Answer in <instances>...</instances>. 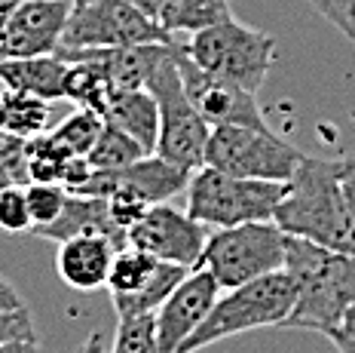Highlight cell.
Instances as JSON below:
<instances>
[{"instance_id":"obj_3","label":"cell","mask_w":355,"mask_h":353,"mask_svg":"<svg viewBox=\"0 0 355 353\" xmlns=\"http://www.w3.org/2000/svg\"><path fill=\"white\" fill-rule=\"evenodd\" d=\"M294 298H297V286L288 270H272L266 277L227 289V295H218L205 320L184 341L181 353H196L209 344L251 332V329L282 326L294 307Z\"/></svg>"},{"instance_id":"obj_37","label":"cell","mask_w":355,"mask_h":353,"mask_svg":"<svg viewBox=\"0 0 355 353\" xmlns=\"http://www.w3.org/2000/svg\"><path fill=\"white\" fill-rule=\"evenodd\" d=\"M129 3H135L138 10H144L147 16L157 19V13H159V3H162V0H129Z\"/></svg>"},{"instance_id":"obj_32","label":"cell","mask_w":355,"mask_h":353,"mask_svg":"<svg viewBox=\"0 0 355 353\" xmlns=\"http://www.w3.org/2000/svg\"><path fill=\"white\" fill-rule=\"evenodd\" d=\"M328 338L337 353H355V304L346 307V313L340 316V322L328 332Z\"/></svg>"},{"instance_id":"obj_13","label":"cell","mask_w":355,"mask_h":353,"mask_svg":"<svg viewBox=\"0 0 355 353\" xmlns=\"http://www.w3.org/2000/svg\"><path fill=\"white\" fill-rule=\"evenodd\" d=\"M190 169L172 163V160L159 157V154H147L138 163L123 166V169H92L86 185L77 188V194H92V197H107L114 188H129L141 197L144 203L157 206L168 203L172 197L184 194L190 185Z\"/></svg>"},{"instance_id":"obj_19","label":"cell","mask_w":355,"mask_h":353,"mask_svg":"<svg viewBox=\"0 0 355 353\" xmlns=\"http://www.w3.org/2000/svg\"><path fill=\"white\" fill-rule=\"evenodd\" d=\"M101 117H105V123H110V126L123 129L125 136L141 142L147 151H157L159 105L147 86L144 90H116Z\"/></svg>"},{"instance_id":"obj_26","label":"cell","mask_w":355,"mask_h":353,"mask_svg":"<svg viewBox=\"0 0 355 353\" xmlns=\"http://www.w3.org/2000/svg\"><path fill=\"white\" fill-rule=\"evenodd\" d=\"M101 129H105V117L95 111H86V108H77L55 129H49V136L68 154H73V157H86L92 151V145L98 142Z\"/></svg>"},{"instance_id":"obj_27","label":"cell","mask_w":355,"mask_h":353,"mask_svg":"<svg viewBox=\"0 0 355 353\" xmlns=\"http://www.w3.org/2000/svg\"><path fill=\"white\" fill-rule=\"evenodd\" d=\"M110 353H157V313L120 320Z\"/></svg>"},{"instance_id":"obj_5","label":"cell","mask_w":355,"mask_h":353,"mask_svg":"<svg viewBox=\"0 0 355 353\" xmlns=\"http://www.w3.org/2000/svg\"><path fill=\"white\" fill-rule=\"evenodd\" d=\"M288 181L242 179L214 166H199L187 185V212L209 227L266 222L276 215Z\"/></svg>"},{"instance_id":"obj_4","label":"cell","mask_w":355,"mask_h":353,"mask_svg":"<svg viewBox=\"0 0 355 353\" xmlns=\"http://www.w3.org/2000/svg\"><path fill=\"white\" fill-rule=\"evenodd\" d=\"M285 255L288 233L272 218H266V222L214 227L196 268L209 270L220 289L227 292L257 277L272 274V270H285Z\"/></svg>"},{"instance_id":"obj_34","label":"cell","mask_w":355,"mask_h":353,"mask_svg":"<svg viewBox=\"0 0 355 353\" xmlns=\"http://www.w3.org/2000/svg\"><path fill=\"white\" fill-rule=\"evenodd\" d=\"M19 307H25V301H21V295L16 292V286H12L10 279L0 277V313L19 311Z\"/></svg>"},{"instance_id":"obj_31","label":"cell","mask_w":355,"mask_h":353,"mask_svg":"<svg viewBox=\"0 0 355 353\" xmlns=\"http://www.w3.org/2000/svg\"><path fill=\"white\" fill-rule=\"evenodd\" d=\"M313 10L324 16L343 38L355 43V0H309Z\"/></svg>"},{"instance_id":"obj_10","label":"cell","mask_w":355,"mask_h":353,"mask_svg":"<svg viewBox=\"0 0 355 353\" xmlns=\"http://www.w3.org/2000/svg\"><path fill=\"white\" fill-rule=\"evenodd\" d=\"M209 233L211 227L196 222L187 209L181 212L168 203H157L129 227V246L144 249L159 261L184 264L193 270L202 258Z\"/></svg>"},{"instance_id":"obj_33","label":"cell","mask_w":355,"mask_h":353,"mask_svg":"<svg viewBox=\"0 0 355 353\" xmlns=\"http://www.w3.org/2000/svg\"><path fill=\"white\" fill-rule=\"evenodd\" d=\"M340 185H343V194L355 212V151L340 160Z\"/></svg>"},{"instance_id":"obj_21","label":"cell","mask_w":355,"mask_h":353,"mask_svg":"<svg viewBox=\"0 0 355 353\" xmlns=\"http://www.w3.org/2000/svg\"><path fill=\"white\" fill-rule=\"evenodd\" d=\"M230 16L227 0H162L157 22L168 34H196Z\"/></svg>"},{"instance_id":"obj_9","label":"cell","mask_w":355,"mask_h":353,"mask_svg":"<svg viewBox=\"0 0 355 353\" xmlns=\"http://www.w3.org/2000/svg\"><path fill=\"white\" fill-rule=\"evenodd\" d=\"M168 43V31L129 0H89L71 10L58 49Z\"/></svg>"},{"instance_id":"obj_18","label":"cell","mask_w":355,"mask_h":353,"mask_svg":"<svg viewBox=\"0 0 355 353\" xmlns=\"http://www.w3.org/2000/svg\"><path fill=\"white\" fill-rule=\"evenodd\" d=\"M68 68L71 62H64L58 53L28 56V58H0V83H3V90L58 101L64 99Z\"/></svg>"},{"instance_id":"obj_24","label":"cell","mask_w":355,"mask_h":353,"mask_svg":"<svg viewBox=\"0 0 355 353\" xmlns=\"http://www.w3.org/2000/svg\"><path fill=\"white\" fill-rule=\"evenodd\" d=\"M159 258H153L150 252L135 246H123L116 249L114 264H110L107 274V292L110 298H123V295H135L147 286V279L153 277Z\"/></svg>"},{"instance_id":"obj_36","label":"cell","mask_w":355,"mask_h":353,"mask_svg":"<svg viewBox=\"0 0 355 353\" xmlns=\"http://www.w3.org/2000/svg\"><path fill=\"white\" fill-rule=\"evenodd\" d=\"M77 353H107L105 350V335H101V332H89L83 338V344L77 347Z\"/></svg>"},{"instance_id":"obj_17","label":"cell","mask_w":355,"mask_h":353,"mask_svg":"<svg viewBox=\"0 0 355 353\" xmlns=\"http://www.w3.org/2000/svg\"><path fill=\"white\" fill-rule=\"evenodd\" d=\"M37 237L43 240H71V237H83V233H101V237L114 240L116 246H129L125 240V231L114 222L110 215V203L107 197H92V194H77V190H68V203H64L62 215L55 218L53 224L37 227Z\"/></svg>"},{"instance_id":"obj_8","label":"cell","mask_w":355,"mask_h":353,"mask_svg":"<svg viewBox=\"0 0 355 353\" xmlns=\"http://www.w3.org/2000/svg\"><path fill=\"white\" fill-rule=\"evenodd\" d=\"M303 154L279 138L270 126H211L209 145H205V166L220 172L242 175V179H263V181H288L294 169L300 166Z\"/></svg>"},{"instance_id":"obj_25","label":"cell","mask_w":355,"mask_h":353,"mask_svg":"<svg viewBox=\"0 0 355 353\" xmlns=\"http://www.w3.org/2000/svg\"><path fill=\"white\" fill-rule=\"evenodd\" d=\"M147 154L150 151H147L141 142H135V138L125 136L123 129L105 123L98 142L92 145V151L86 154V160H89L92 169H123V166L138 163V160L147 157Z\"/></svg>"},{"instance_id":"obj_28","label":"cell","mask_w":355,"mask_h":353,"mask_svg":"<svg viewBox=\"0 0 355 353\" xmlns=\"http://www.w3.org/2000/svg\"><path fill=\"white\" fill-rule=\"evenodd\" d=\"M25 194H28V209H31V222H34L31 231L53 224L62 215L64 203H68V188L55 185V181H28Z\"/></svg>"},{"instance_id":"obj_20","label":"cell","mask_w":355,"mask_h":353,"mask_svg":"<svg viewBox=\"0 0 355 353\" xmlns=\"http://www.w3.org/2000/svg\"><path fill=\"white\" fill-rule=\"evenodd\" d=\"M114 92H116L114 80L98 62H92V58H73L71 62L68 80H64V99L68 101H73L77 108H86V111L105 114Z\"/></svg>"},{"instance_id":"obj_23","label":"cell","mask_w":355,"mask_h":353,"mask_svg":"<svg viewBox=\"0 0 355 353\" xmlns=\"http://www.w3.org/2000/svg\"><path fill=\"white\" fill-rule=\"evenodd\" d=\"M0 111H3L10 136H19L28 142V138H37V136H43V132H49L53 101L37 99V95H28V92L3 90V95H0Z\"/></svg>"},{"instance_id":"obj_40","label":"cell","mask_w":355,"mask_h":353,"mask_svg":"<svg viewBox=\"0 0 355 353\" xmlns=\"http://www.w3.org/2000/svg\"><path fill=\"white\" fill-rule=\"evenodd\" d=\"M71 3H73V6H80V3H89V0H71Z\"/></svg>"},{"instance_id":"obj_22","label":"cell","mask_w":355,"mask_h":353,"mask_svg":"<svg viewBox=\"0 0 355 353\" xmlns=\"http://www.w3.org/2000/svg\"><path fill=\"white\" fill-rule=\"evenodd\" d=\"M190 274V268H184V264H172V261H159L157 270H153V277L147 279V286L141 292H135V295H123V298H110L114 301V311L120 320L125 316H144V313H157L162 307V301H166L178 286L184 283V277Z\"/></svg>"},{"instance_id":"obj_1","label":"cell","mask_w":355,"mask_h":353,"mask_svg":"<svg viewBox=\"0 0 355 353\" xmlns=\"http://www.w3.org/2000/svg\"><path fill=\"white\" fill-rule=\"evenodd\" d=\"M288 237L355 255V212L340 185V160L303 157L272 215Z\"/></svg>"},{"instance_id":"obj_12","label":"cell","mask_w":355,"mask_h":353,"mask_svg":"<svg viewBox=\"0 0 355 353\" xmlns=\"http://www.w3.org/2000/svg\"><path fill=\"white\" fill-rule=\"evenodd\" d=\"M71 0H19L0 31V58L49 56L62 47Z\"/></svg>"},{"instance_id":"obj_11","label":"cell","mask_w":355,"mask_h":353,"mask_svg":"<svg viewBox=\"0 0 355 353\" xmlns=\"http://www.w3.org/2000/svg\"><path fill=\"white\" fill-rule=\"evenodd\" d=\"M175 58H178V71H181V80H184V90H187V99L193 101V108L205 117L209 126L236 123V126L266 129L263 111L251 90L236 86L230 80L214 77L211 71L199 68L184 47H175Z\"/></svg>"},{"instance_id":"obj_39","label":"cell","mask_w":355,"mask_h":353,"mask_svg":"<svg viewBox=\"0 0 355 353\" xmlns=\"http://www.w3.org/2000/svg\"><path fill=\"white\" fill-rule=\"evenodd\" d=\"M10 138V129H6V120H3V111H0V145Z\"/></svg>"},{"instance_id":"obj_14","label":"cell","mask_w":355,"mask_h":353,"mask_svg":"<svg viewBox=\"0 0 355 353\" xmlns=\"http://www.w3.org/2000/svg\"><path fill=\"white\" fill-rule=\"evenodd\" d=\"M220 286L209 270L196 268L184 277V283L162 301L157 311V353H181L184 341L205 320L211 304L220 295Z\"/></svg>"},{"instance_id":"obj_38","label":"cell","mask_w":355,"mask_h":353,"mask_svg":"<svg viewBox=\"0 0 355 353\" xmlns=\"http://www.w3.org/2000/svg\"><path fill=\"white\" fill-rule=\"evenodd\" d=\"M16 3H19V0H0V31H3V25H6V19H10V13L16 10Z\"/></svg>"},{"instance_id":"obj_15","label":"cell","mask_w":355,"mask_h":353,"mask_svg":"<svg viewBox=\"0 0 355 353\" xmlns=\"http://www.w3.org/2000/svg\"><path fill=\"white\" fill-rule=\"evenodd\" d=\"M116 243L101 233H83L58 243L55 270L64 286L73 292H98L107 289V274L116 255Z\"/></svg>"},{"instance_id":"obj_29","label":"cell","mask_w":355,"mask_h":353,"mask_svg":"<svg viewBox=\"0 0 355 353\" xmlns=\"http://www.w3.org/2000/svg\"><path fill=\"white\" fill-rule=\"evenodd\" d=\"M31 209H28L25 185H10L0 190V231L6 233H25L31 231Z\"/></svg>"},{"instance_id":"obj_35","label":"cell","mask_w":355,"mask_h":353,"mask_svg":"<svg viewBox=\"0 0 355 353\" xmlns=\"http://www.w3.org/2000/svg\"><path fill=\"white\" fill-rule=\"evenodd\" d=\"M0 353H43L37 338H16V341H3Z\"/></svg>"},{"instance_id":"obj_16","label":"cell","mask_w":355,"mask_h":353,"mask_svg":"<svg viewBox=\"0 0 355 353\" xmlns=\"http://www.w3.org/2000/svg\"><path fill=\"white\" fill-rule=\"evenodd\" d=\"M168 43H135V47H92V49H55L62 58H92L110 74L116 90H144L153 68L168 56Z\"/></svg>"},{"instance_id":"obj_2","label":"cell","mask_w":355,"mask_h":353,"mask_svg":"<svg viewBox=\"0 0 355 353\" xmlns=\"http://www.w3.org/2000/svg\"><path fill=\"white\" fill-rule=\"evenodd\" d=\"M285 270L297 286V298L282 329L328 335L346 307L355 304V255L303 237H288Z\"/></svg>"},{"instance_id":"obj_6","label":"cell","mask_w":355,"mask_h":353,"mask_svg":"<svg viewBox=\"0 0 355 353\" xmlns=\"http://www.w3.org/2000/svg\"><path fill=\"white\" fill-rule=\"evenodd\" d=\"M184 49L199 68L211 71L214 77H224L236 86L257 92L270 74L272 58H276V38L230 16L218 25L190 34Z\"/></svg>"},{"instance_id":"obj_30","label":"cell","mask_w":355,"mask_h":353,"mask_svg":"<svg viewBox=\"0 0 355 353\" xmlns=\"http://www.w3.org/2000/svg\"><path fill=\"white\" fill-rule=\"evenodd\" d=\"M31 175H28V148L25 138L10 136L0 145V190L10 185H28Z\"/></svg>"},{"instance_id":"obj_7","label":"cell","mask_w":355,"mask_h":353,"mask_svg":"<svg viewBox=\"0 0 355 353\" xmlns=\"http://www.w3.org/2000/svg\"><path fill=\"white\" fill-rule=\"evenodd\" d=\"M175 47L168 49V56L153 68L147 90L153 92L159 105V138H157V154L172 163L196 172L199 166H205V145H209L211 126L205 123V117L193 108V101L187 99L184 90L181 71H178Z\"/></svg>"}]
</instances>
